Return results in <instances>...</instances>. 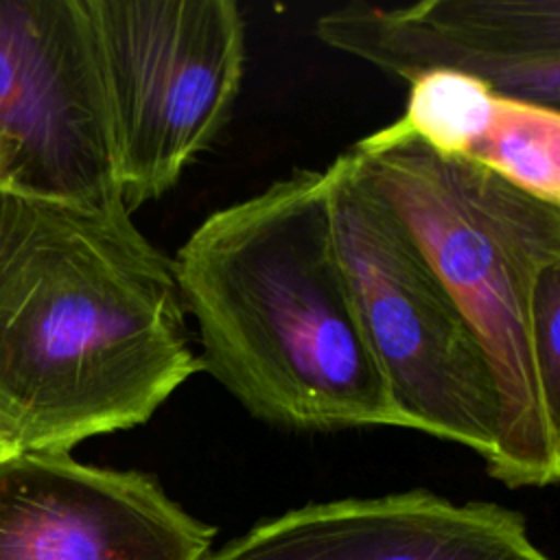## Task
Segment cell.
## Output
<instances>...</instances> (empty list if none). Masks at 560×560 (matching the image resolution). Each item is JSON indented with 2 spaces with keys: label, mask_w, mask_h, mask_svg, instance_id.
<instances>
[{
  "label": "cell",
  "mask_w": 560,
  "mask_h": 560,
  "mask_svg": "<svg viewBox=\"0 0 560 560\" xmlns=\"http://www.w3.org/2000/svg\"><path fill=\"white\" fill-rule=\"evenodd\" d=\"M197 372L173 258L125 206L0 190V429L18 451L140 427Z\"/></svg>",
  "instance_id": "obj_1"
},
{
  "label": "cell",
  "mask_w": 560,
  "mask_h": 560,
  "mask_svg": "<svg viewBox=\"0 0 560 560\" xmlns=\"http://www.w3.org/2000/svg\"><path fill=\"white\" fill-rule=\"evenodd\" d=\"M173 269L201 372L256 420L405 429L335 247L326 171L295 168L208 214Z\"/></svg>",
  "instance_id": "obj_2"
},
{
  "label": "cell",
  "mask_w": 560,
  "mask_h": 560,
  "mask_svg": "<svg viewBox=\"0 0 560 560\" xmlns=\"http://www.w3.org/2000/svg\"><path fill=\"white\" fill-rule=\"evenodd\" d=\"M348 151L411 230L483 350L499 398L490 477L508 488L556 483L560 413L538 376L532 300L540 271L560 262V206L416 140Z\"/></svg>",
  "instance_id": "obj_3"
},
{
  "label": "cell",
  "mask_w": 560,
  "mask_h": 560,
  "mask_svg": "<svg viewBox=\"0 0 560 560\" xmlns=\"http://www.w3.org/2000/svg\"><path fill=\"white\" fill-rule=\"evenodd\" d=\"M324 171L335 247L405 429L462 444L488 466L499 446V398L475 332L354 155L339 153Z\"/></svg>",
  "instance_id": "obj_4"
},
{
  "label": "cell",
  "mask_w": 560,
  "mask_h": 560,
  "mask_svg": "<svg viewBox=\"0 0 560 560\" xmlns=\"http://www.w3.org/2000/svg\"><path fill=\"white\" fill-rule=\"evenodd\" d=\"M129 212L164 197L221 133L245 72L234 0H83Z\"/></svg>",
  "instance_id": "obj_5"
},
{
  "label": "cell",
  "mask_w": 560,
  "mask_h": 560,
  "mask_svg": "<svg viewBox=\"0 0 560 560\" xmlns=\"http://www.w3.org/2000/svg\"><path fill=\"white\" fill-rule=\"evenodd\" d=\"M0 190L125 206L83 0H0Z\"/></svg>",
  "instance_id": "obj_6"
},
{
  "label": "cell",
  "mask_w": 560,
  "mask_h": 560,
  "mask_svg": "<svg viewBox=\"0 0 560 560\" xmlns=\"http://www.w3.org/2000/svg\"><path fill=\"white\" fill-rule=\"evenodd\" d=\"M214 534L142 470L70 453L0 462V560H206Z\"/></svg>",
  "instance_id": "obj_7"
},
{
  "label": "cell",
  "mask_w": 560,
  "mask_h": 560,
  "mask_svg": "<svg viewBox=\"0 0 560 560\" xmlns=\"http://www.w3.org/2000/svg\"><path fill=\"white\" fill-rule=\"evenodd\" d=\"M315 33L405 81L448 70L481 79L499 96L560 105V0L350 2L319 15Z\"/></svg>",
  "instance_id": "obj_8"
},
{
  "label": "cell",
  "mask_w": 560,
  "mask_h": 560,
  "mask_svg": "<svg viewBox=\"0 0 560 560\" xmlns=\"http://www.w3.org/2000/svg\"><path fill=\"white\" fill-rule=\"evenodd\" d=\"M206 560H551L521 512L424 488L308 503L260 521Z\"/></svg>",
  "instance_id": "obj_9"
},
{
  "label": "cell",
  "mask_w": 560,
  "mask_h": 560,
  "mask_svg": "<svg viewBox=\"0 0 560 560\" xmlns=\"http://www.w3.org/2000/svg\"><path fill=\"white\" fill-rule=\"evenodd\" d=\"M499 94L477 77L462 72H427L409 81L400 118L352 144L372 151L402 140H416L444 158L468 160L483 140Z\"/></svg>",
  "instance_id": "obj_10"
},
{
  "label": "cell",
  "mask_w": 560,
  "mask_h": 560,
  "mask_svg": "<svg viewBox=\"0 0 560 560\" xmlns=\"http://www.w3.org/2000/svg\"><path fill=\"white\" fill-rule=\"evenodd\" d=\"M468 162L534 199L560 206V109L499 96L494 118Z\"/></svg>",
  "instance_id": "obj_11"
},
{
  "label": "cell",
  "mask_w": 560,
  "mask_h": 560,
  "mask_svg": "<svg viewBox=\"0 0 560 560\" xmlns=\"http://www.w3.org/2000/svg\"><path fill=\"white\" fill-rule=\"evenodd\" d=\"M532 348L547 402L560 413V262L538 276L532 300Z\"/></svg>",
  "instance_id": "obj_12"
},
{
  "label": "cell",
  "mask_w": 560,
  "mask_h": 560,
  "mask_svg": "<svg viewBox=\"0 0 560 560\" xmlns=\"http://www.w3.org/2000/svg\"><path fill=\"white\" fill-rule=\"evenodd\" d=\"M13 453H18V446L13 444V440L0 429V462L2 459H7L9 455H13Z\"/></svg>",
  "instance_id": "obj_13"
}]
</instances>
